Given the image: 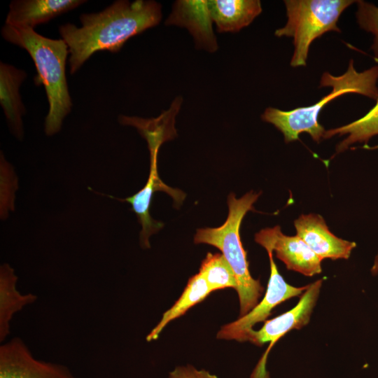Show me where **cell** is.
Masks as SVG:
<instances>
[{"label": "cell", "instance_id": "obj_1", "mask_svg": "<svg viewBox=\"0 0 378 378\" xmlns=\"http://www.w3.org/2000/svg\"><path fill=\"white\" fill-rule=\"evenodd\" d=\"M79 19L80 27L71 23L59 27L69 48L72 74L96 52H118L129 38L158 24L162 6L155 1L118 0L100 12L83 13Z\"/></svg>", "mask_w": 378, "mask_h": 378}, {"label": "cell", "instance_id": "obj_2", "mask_svg": "<svg viewBox=\"0 0 378 378\" xmlns=\"http://www.w3.org/2000/svg\"><path fill=\"white\" fill-rule=\"evenodd\" d=\"M1 35L6 41L27 50L33 59L37 71L35 85H43L49 104L45 132L48 136L55 134L72 108L66 76L67 44L62 38L45 37L33 29L6 24L1 29Z\"/></svg>", "mask_w": 378, "mask_h": 378}, {"label": "cell", "instance_id": "obj_3", "mask_svg": "<svg viewBox=\"0 0 378 378\" xmlns=\"http://www.w3.org/2000/svg\"><path fill=\"white\" fill-rule=\"evenodd\" d=\"M378 65L358 72L351 59L346 71L341 76L324 72L320 88L331 87L332 90L312 106L282 111L269 107L262 114V120L272 123L282 132L286 143L298 139L300 133L307 132L316 142L323 139L326 132L318 122V117L323 107L331 100L346 93H357L378 99Z\"/></svg>", "mask_w": 378, "mask_h": 378}, {"label": "cell", "instance_id": "obj_4", "mask_svg": "<svg viewBox=\"0 0 378 378\" xmlns=\"http://www.w3.org/2000/svg\"><path fill=\"white\" fill-rule=\"evenodd\" d=\"M260 193L252 191L241 198L234 193L227 197L228 215L225 223L218 227L197 230L195 244H206L218 248L232 269L237 281V292L239 300V317L248 313L259 302L264 290L260 281L253 279L248 270L246 252L240 237L241 221L249 211L254 210L253 204Z\"/></svg>", "mask_w": 378, "mask_h": 378}, {"label": "cell", "instance_id": "obj_5", "mask_svg": "<svg viewBox=\"0 0 378 378\" xmlns=\"http://www.w3.org/2000/svg\"><path fill=\"white\" fill-rule=\"evenodd\" d=\"M353 0H286L288 21L275 31L278 37L293 38L294 52L290 66H305L311 43L323 34L340 32L337 23Z\"/></svg>", "mask_w": 378, "mask_h": 378}, {"label": "cell", "instance_id": "obj_6", "mask_svg": "<svg viewBox=\"0 0 378 378\" xmlns=\"http://www.w3.org/2000/svg\"><path fill=\"white\" fill-rule=\"evenodd\" d=\"M322 279L308 285L298 304L289 311L270 320H266L258 330L252 329L245 335L244 342L248 341L258 346L269 342V346L255 366L250 378H270L266 370L267 358L275 343L293 329H300L310 319L312 311L318 298Z\"/></svg>", "mask_w": 378, "mask_h": 378}, {"label": "cell", "instance_id": "obj_7", "mask_svg": "<svg viewBox=\"0 0 378 378\" xmlns=\"http://www.w3.org/2000/svg\"><path fill=\"white\" fill-rule=\"evenodd\" d=\"M267 253L270 275L262 300L246 314L223 326L217 333L218 339L244 342L246 333L251 330L257 323L265 321L274 307L290 298L300 295L307 288L308 285L295 287L286 282L278 271L274 261L273 253L267 251Z\"/></svg>", "mask_w": 378, "mask_h": 378}, {"label": "cell", "instance_id": "obj_8", "mask_svg": "<svg viewBox=\"0 0 378 378\" xmlns=\"http://www.w3.org/2000/svg\"><path fill=\"white\" fill-rule=\"evenodd\" d=\"M0 378H77L64 365L36 358L18 337L0 346Z\"/></svg>", "mask_w": 378, "mask_h": 378}, {"label": "cell", "instance_id": "obj_9", "mask_svg": "<svg viewBox=\"0 0 378 378\" xmlns=\"http://www.w3.org/2000/svg\"><path fill=\"white\" fill-rule=\"evenodd\" d=\"M255 241L267 252H275L288 270L312 276L321 272V261L298 235L284 234L278 225L262 229L255 235Z\"/></svg>", "mask_w": 378, "mask_h": 378}, {"label": "cell", "instance_id": "obj_10", "mask_svg": "<svg viewBox=\"0 0 378 378\" xmlns=\"http://www.w3.org/2000/svg\"><path fill=\"white\" fill-rule=\"evenodd\" d=\"M297 234L321 260L348 259L356 246L349 241L336 237L318 214L301 215L294 222Z\"/></svg>", "mask_w": 378, "mask_h": 378}, {"label": "cell", "instance_id": "obj_11", "mask_svg": "<svg viewBox=\"0 0 378 378\" xmlns=\"http://www.w3.org/2000/svg\"><path fill=\"white\" fill-rule=\"evenodd\" d=\"M157 160H150V172L146 185L134 195L121 201L127 202L132 205V211L136 214L139 223L141 225L140 244L142 248H150V237L158 232L163 223L152 218L150 209L153 193L164 191L172 196L174 202L180 204L185 197V194L179 190L173 189L166 185L159 177Z\"/></svg>", "mask_w": 378, "mask_h": 378}, {"label": "cell", "instance_id": "obj_12", "mask_svg": "<svg viewBox=\"0 0 378 378\" xmlns=\"http://www.w3.org/2000/svg\"><path fill=\"white\" fill-rule=\"evenodd\" d=\"M85 0H14L9 5L6 24L33 29L85 3Z\"/></svg>", "mask_w": 378, "mask_h": 378}, {"label": "cell", "instance_id": "obj_13", "mask_svg": "<svg viewBox=\"0 0 378 378\" xmlns=\"http://www.w3.org/2000/svg\"><path fill=\"white\" fill-rule=\"evenodd\" d=\"M212 22L207 1H178L165 24L186 27L198 47L214 52L218 46Z\"/></svg>", "mask_w": 378, "mask_h": 378}, {"label": "cell", "instance_id": "obj_14", "mask_svg": "<svg viewBox=\"0 0 378 378\" xmlns=\"http://www.w3.org/2000/svg\"><path fill=\"white\" fill-rule=\"evenodd\" d=\"M27 73L14 66L0 63V104L13 135L22 139L24 134L22 116L26 113L20 88Z\"/></svg>", "mask_w": 378, "mask_h": 378}, {"label": "cell", "instance_id": "obj_15", "mask_svg": "<svg viewBox=\"0 0 378 378\" xmlns=\"http://www.w3.org/2000/svg\"><path fill=\"white\" fill-rule=\"evenodd\" d=\"M207 5L218 32L239 31L262 12L259 0H209Z\"/></svg>", "mask_w": 378, "mask_h": 378}, {"label": "cell", "instance_id": "obj_16", "mask_svg": "<svg viewBox=\"0 0 378 378\" xmlns=\"http://www.w3.org/2000/svg\"><path fill=\"white\" fill-rule=\"evenodd\" d=\"M18 276L8 263L0 267V342H4L10 334V322L13 316L24 307L34 303L38 296L23 294L17 288Z\"/></svg>", "mask_w": 378, "mask_h": 378}, {"label": "cell", "instance_id": "obj_17", "mask_svg": "<svg viewBox=\"0 0 378 378\" xmlns=\"http://www.w3.org/2000/svg\"><path fill=\"white\" fill-rule=\"evenodd\" d=\"M211 292L200 273L191 276L179 298L162 314L158 323L147 335L146 340L151 342L157 340L169 322L185 314L189 309L203 301Z\"/></svg>", "mask_w": 378, "mask_h": 378}, {"label": "cell", "instance_id": "obj_18", "mask_svg": "<svg viewBox=\"0 0 378 378\" xmlns=\"http://www.w3.org/2000/svg\"><path fill=\"white\" fill-rule=\"evenodd\" d=\"M346 134L348 136L337 146V153L345 150L356 142L367 144L372 136L378 134V99L375 106L360 119L344 126L326 130L323 139Z\"/></svg>", "mask_w": 378, "mask_h": 378}, {"label": "cell", "instance_id": "obj_19", "mask_svg": "<svg viewBox=\"0 0 378 378\" xmlns=\"http://www.w3.org/2000/svg\"><path fill=\"white\" fill-rule=\"evenodd\" d=\"M199 273L212 292L226 288L237 289L235 274L223 254L208 253L201 263Z\"/></svg>", "mask_w": 378, "mask_h": 378}, {"label": "cell", "instance_id": "obj_20", "mask_svg": "<svg viewBox=\"0 0 378 378\" xmlns=\"http://www.w3.org/2000/svg\"><path fill=\"white\" fill-rule=\"evenodd\" d=\"M358 10L357 21L359 26L366 31L374 35L371 49L378 58V8L374 4L364 1H356Z\"/></svg>", "mask_w": 378, "mask_h": 378}, {"label": "cell", "instance_id": "obj_21", "mask_svg": "<svg viewBox=\"0 0 378 378\" xmlns=\"http://www.w3.org/2000/svg\"><path fill=\"white\" fill-rule=\"evenodd\" d=\"M169 378H218L205 370H198L191 365L178 366L169 372Z\"/></svg>", "mask_w": 378, "mask_h": 378}, {"label": "cell", "instance_id": "obj_22", "mask_svg": "<svg viewBox=\"0 0 378 378\" xmlns=\"http://www.w3.org/2000/svg\"><path fill=\"white\" fill-rule=\"evenodd\" d=\"M371 272L374 275L378 274V253L374 258V264L371 268Z\"/></svg>", "mask_w": 378, "mask_h": 378}]
</instances>
